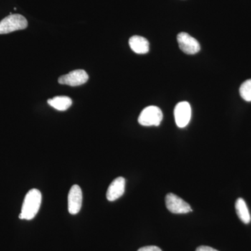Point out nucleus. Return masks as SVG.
Here are the masks:
<instances>
[{
    "mask_svg": "<svg viewBox=\"0 0 251 251\" xmlns=\"http://www.w3.org/2000/svg\"><path fill=\"white\" fill-rule=\"evenodd\" d=\"M41 201L40 191L36 188L31 189L25 197L19 219L28 221L34 219L40 209Z\"/></svg>",
    "mask_w": 251,
    "mask_h": 251,
    "instance_id": "nucleus-1",
    "label": "nucleus"
},
{
    "mask_svg": "<svg viewBox=\"0 0 251 251\" xmlns=\"http://www.w3.org/2000/svg\"><path fill=\"white\" fill-rule=\"evenodd\" d=\"M27 19L20 14H11L0 21V34H9L27 27Z\"/></svg>",
    "mask_w": 251,
    "mask_h": 251,
    "instance_id": "nucleus-2",
    "label": "nucleus"
},
{
    "mask_svg": "<svg viewBox=\"0 0 251 251\" xmlns=\"http://www.w3.org/2000/svg\"><path fill=\"white\" fill-rule=\"evenodd\" d=\"M162 120H163V112L161 109L153 105L144 109L138 117V122L140 125L144 126H158L161 125Z\"/></svg>",
    "mask_w": 251,
    "mask_h": 251,
    "instance_id": "nucleus-3",
    "label": "nucleus"
},
{
    "mask_svg": "<svg viewBox=\"0 0 251 251\" xmlns=\"http://www.w3.org/2000/svg\"><path fill=\"white\" fill-rule=\"evenodd\" d=\"M166 204L167 209L173 214H187L190 211H193L191 206L187 202L173 193L167 195Z\"/></svg>",
    "mask_w": 251,
    "mask_h": 251,
    "instance_id": "nucleus-4",
    "label": "nucleus"
},
{
    "mask_svg": "<svg viewBox=\"0 0 251 251\" xmlns=\"http://www.w3.org/2000/svg\"><path fill=\"white\" fill-rule=\"evenodd\" d=\"M177 42L180 49L187 54H195L201 50V46L195 38L186 32L179 33Z\"/></svg>",
    "mask_w": 251,
    "mask_h": 251,
    "instance_id": "nucleus-5",
    "label": "nucleus"
},
{
    "mask_svg": "<svg viewBox=\"0 0 251 251\" xmlns=\"http://www.w3.org/2000/svg\"><path fill=\"white\" fill-rule=\"evenodd\" d=\"M174 115L175 122L177 126L179 128H184L191 120V105L186 101L180 102L175 106Z\"/></svg>",
    "mask_w": 251,
    "mask_h": 251,
    "instance_id": "nucleus-6",
    "label": "nucleus"
},
{
    "mask_svg": "<svg viewBox=\"0 0 251 251\" xmlns=\"http://www.w3.org/2000/svg\"><path fill=\"white\" fill-rule=\"evenodd\" d=\"M89 79L88 74L84 70H75L67 75L59 77L58 82L61 85H67L76 87L85 84Z\"/></svg>",
    "mask_w": 251,
    "mask_h": 251,
    "instance_id": "nucleus-7",
    "label": "nucleus"
},
{
    "mask_svg": "<svg viewBox=\"0 0 251 251\" xmlns=\"http://www.w3.org/2000/svg\"><path fill=\"white\" fill-rule=\"evenodd\" d=\"M82 193L78 185H74L68 196V209L72 215L78 214L82 207Z\"/></svg>",
    "mask_w": 251,
    "mask_h": 251,
    "instance_id": "nucleus-8",
    "label": "nucleus"
},
{
    "mask_svg": "<svg viewBox=\"0 0 251 251\" xmlns=\"http://www.w3.org/2000/svg\"><path fill=\"white\" fill-rule=\"evenodd\" d=\"M125 178L120 176L114 180L107 191L106 197L109 201H115L123 196L125 191Z\"/></svg>",
    "mask_w": 251,
    "mask_h": 251,
    "instance_id": "nucleus-9",
    "label": "nucleus"
},
{
    "mask_svg": "<svg viewBox=\"0 0 251 251\" xmlns=\"http://www.w3.org/2000/svg\"><path fill=\"white\" fill-rule=\"evenodd\" d=\"M129 46L133 52L137 54H146L150 50V44L145 38L133 36L129 39Z\"/></svg>",
    "mask_w": 251,
    "mask_h": 251,
    "instance_id": "nucleus-10",
    "label": "nucleus"
},
{
    "mask_svg": "<svg viewBox=\"0 0 251 251\" xmlns=\"http://www.w3.org/2000/svg\"><path fill=\"white\" fill-rule=\"evenodd\" d=\"M48 103L51 107L59 111H65L70 108L73 102L69 97L61 96V97H55L53 99H49Z\"/></svg>",
    "mask_w": 251,
    "mask_h": 251,
    "instance_id": "nucleus-11",
    "label": "nucleus"
},
{
    "mask_svg": "<svg viewBox=\"0 0 251 251\" xmlns=\"http://www.w3.org/2000/svg\"><path fill=\"white\" fill-rule=\"evenodd\" d=\"M235 209L237 216L244 224H248L251 222L250 213L244 199L238 198L235 203Z\"/></svg>",
    "mask_w": 251,
    "mask_h": 251,
    "instance_id": "nucleus-12",
    "label": "nucleus"
},
{
    "mask_svg": "<svg viewBox=\"0 0 251 251\" xmlns=\"http://www.w3.org/2000/svg\"><path fill=\"white\" fill-rule=\"evenodd\" d=\"M239 93H240L242 98L246 101H251V79L245 81L241 85Z\"/></svg>",
    "mask_w": 251,
    "mask_h": 251,
    "instance_id": "nucleus-13",
    "label": "nucleus"
},
{
    "mask_svg": "<svg viewBox=\"0 0 251 251\" xmlns=\"http://www.w3.org/2000/svg\"><path fill=\"white\" fill-rule=\"evenodd\" d=\"M138 251H162V250L156 246H148V247L140 248Z\"/></svg>",
    "mask_w": 251,
    "mask_h": 251,
    "instance_id": "nucleus-14",
    "label": "nucleus"
},
{
    "mask_svg": "<svg viewBox=\"0 0 251 251\" xmlns=\"http://www.w3.org/2000/svg\"><path fill=\"white\" fill-rule=\"evenodd\" d=\"M196 251H219L216 250V249H213V248L209 247H206V246H201L196 249Z\"/></svg>",
    "mask_w": 251,
    "mask_h": 251,
    "instance_id": "nucleus-15",
    "label": "nucleus"
}]
</instances>
